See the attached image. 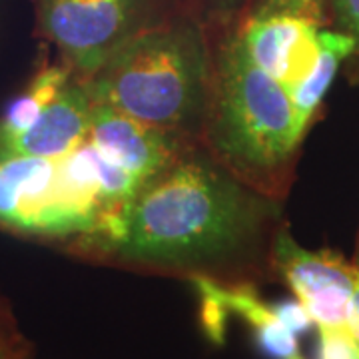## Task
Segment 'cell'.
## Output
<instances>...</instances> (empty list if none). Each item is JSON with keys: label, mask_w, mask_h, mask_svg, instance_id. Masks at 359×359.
<instances>
[{"label": "cell", "mask_w": 359, "mask_h": 359, "mask_svg": "<svg viewBox=\"0 0 359 359\" xmlns=\"http://www.w3.org/2000/svg\"><path fill=\"white\" fill-rule=\"evenodd\" d=\"M264 212L226 170L180 158L144 184L92 242L126 262L184 266L233 252L256 231Z\"/></svg>", "instance_id": "1"}, {"label": "cell", "mask_w": 359, "mask_h": 359, "mask_svg": "<svg viewBox=\"0 0 359 359\" xmlns=\"http://www.w3.org/2000/svg\"><path fill=\"white\" fill-rule=\"evenodd\" d=\"M86 84L96 104L180 136L205 118L212 62L194 25L144 26Z\"/></svg>", "instance_id": "2"}, {"label": "cell", "mask_w": 359, "mask_h": 359, "mask_svg": "<svg viewBox=\"0 0 359 359\" xmlns=\"http://www.w3.org/2000/svg\"><path fill=\"white\" fill-rule=\"evenodd\" d=\"M205 128L224 164L252 180L269 178L299 146L290 92L248 58L233 34L212 65Z\"/></svg>", "instance_id": "3"}, {"label": "cell", "mask_w": 359, "mask_h": 359, "mask_svg": "<svg viewBox=\"0 0 359 359\" xmlns=\"http://www.w3.org/2000/svg\"><path fill=\"white\" fill-rule=\"evenodd\" d=\"M323 20L325 0H256L233 39L257 68L290 92L318 60Z\"/></svg>", "instance_id": "4"}, {"label": "cell", "mask_w": 359, "mask_h": 359, "mask_svg": "<svg viewBox=\"0 0 359 359\" xmlns=\"http://www.w3.org/2000/svg\"><path fill=\"white\" fill-rule=\"evenodd\" d=\"M144 8L146 0H39L42 32L84 80L144 28Z\"/></svg>", "instance_id": "5"}, {"label": "cell", "mask_w": 359, "mask_h": 359, "mask_svg": "<svg viewBox=\"0 0 359 359\" xmlns=\"http://www.w3.org/2000/svg\"><path fill=\"white\" fill-rule=\"evenodd\" d=\"M276 266L318 327H349L355 269L330 250L309 252L282 231L276 240Z\"/></svg>", "instance_id": "6"}, {"label": "cell", "mask_w": 359, "mask_h": 359, "mask_svg": "<svg viewBox=\"0 0 359 359\" xmlns=\"http://www.w3.org/2000/svg\"><path fill=\"white\" fill-rule=\"evenodd\" d=\"M58 158L18 156L0 160L2 226L39 236H68Z\"/></svg>", "instance_id": "7"}, {"label": "cell", "mask_w": 359, "mask_h": 359, "mask_svg": "<svg viewBox=\"0 0 359 359\" xmlns=\"http://www.w3.org/2000/svg\"><path fill=\"white\" fill-rule=\"evenodd\" d=\"M88 142L104 160L148 184L180 160L178 136L142 124L106 104L92 108Z\"/></svg>", "instance_id": "8"}, {"label": "cell", "mask_w": 359, "mask_h": 359, "mask_svg": "<svg viewBox=\"0 0 359 359\" xmlns=\"http://www.w3.org/2000/svg\"><path fill=\"white\" fill-rule=\"evenodd\" d=\"M94 100L86 80H70L30 128L0 142V160L18 156L58 158L88 138Z\"/></svg>", "instance_id": "9"}, {"label": "cell", "mask_w": 359, "mask_h": 359, "mask_svg": "<svg viewBox=\"0 0 359 359\" xmlns=\"http://www.w3.org/2000/svg\"><path fill=\"white\" fill-rule=\"evenodd\" d=\"M192 280L205 285L214 295H218L219 302L228 308L230 313H236L248 321V325L256 334L257 347L264 351V355H268L269 359H294L297 355V335L283 325L271 304H266L252 287H228L204 276H196Z\"/></svg>", "instance_id": "10"}, {"label": "cell", "mask_w": 359, "mask_h": 359, "mask_svg": "<svg viewBox=\"0 0 359 359\" xmlns=\"http://www.w3.org/2000/svg\"><path fill=\"white\" fill-rule=\"evenodd\" d=\"M358 50V42L344 30H323L320 32V52L318 60L308 76L290 90L294 106L295 138L302 142L316 110L320 108L325 92L330 90L335 74L347 56Z\"/></svg>", "instance_id": "11"}, {"label": "cell", "mask_w": 359, "mask_h": 359, "mask_svg": "<svg viewBox=\"0 0 359 359\" xmlns=\"http://www.w3.org/2000/svg\"><path fill=\"white\" fill-rule=\"evenodd\" d=\"M72 80V68L66 66H44L30 80L28 88L14 98L0 120V142L14 138L30 128L40 114L50 106L56 96Z\"/></svg>", "instance_id": "12"}, {"label": "cell", "mask_w": 359, "mask_h": 359, "mask_svg": "<svg viewBox=\"0 0 359 359\" xmlns=\"http://www.w3.org/2000/svg\"><path fill=\"white\" fill-rule=\"evenodd\" d=\"M196 292L200 295L202 309H200V320L204 327L205 335L210 337V341L214 344H224V335H226V320H228V308L219 302L218 295H214L205 285L192 280Z\"/></svg>", "instance_id": "13"}, {"label": "cell", "mask_w": 359, "mask_h": 359, "mask_svg": "<svg viewBox=\"0 0 359 359\" xmlns=\"http://www.w3.org/2000/svg\"><path fill=\"white\" fill-rule=\"evenodd\" d=\"M318 359H359V341L349 327H320Z\"/></svg>", "instance_id": "14"}, {"label": "cell", "mask_w": 359, "mask_h": 359, "mask_svg": "<svg viewBox=\"0 0 359 359\" xmlns=\"http://www.w3.org/2000/svg\"><path fill=\"white\" fill-rule=\"evenodd\" d=\"M271 308L276 311V316L280 318L285 327H290L295 335L306 334L309 327L313 325V320L309 316V311L304 308V304L299 299H285L271 304Z\"/></svg>", "instance_id": "15"}, {"label": "cell", "mask_w": 359, "mask_h": 359, "mask_svg": "<svg viewBox=\"0 0 359 359\" xmlns=\"http://www.w3.org/2000/svg\"><path fill=\"white\" fill-rule=\"evenodd\" d=\"M334 6L339 28L353 36L359 50V0H330Z\"/></svg>", "instance_id": "16"}, {"label": "cell", "mask_w": 359, "mask_h": 359, "mask_svg": "<svg viewBox=\"0 0 359 359\" xmlns=\"http://www.w3.org/2000/svg\"><path fill=\"white\" fill-rule=\"evenodd\" d=\"M358 266V264H355ZM349 330L359 341V266L355 269V285H353V299H351V313H349Z\"/></svg>", "instance_id": "17"}, {"label": "cell", "mask_w": 359, "mask_h": 359, "mask_svg": "<svg viewBox=\"0 0 359 359\" xmlns=\"http://www.w3.org/2000/svg\"><path fill=\"white\" fill-rule=\"evenodd\" d=\"M0 359H13V349H11V341L6 339V335L0 327Z\"/></svg>", "instance_id": "18"}, {"label": "cell", "mask_w": 359, "mask_h": 359, "mask_svg": "<svg viewBox=\"0 0 359 359\" xmlns=\"http://www.w3.org/2000/svg\"><path fill=\"white\" fill-rule=\"evenodd\" d=\"M294 359H302V358H299V355H295V358Z\"/></svg>", "instance_id": "19"}, {"label": "cell", "mask_w": 359, "mask_h": 359, "mask_svg": "<svg viewBox=\"0 0 359 359\" xmlns=\"http://www.w3.org/2000/svg\"><path fill=\"white\" fill-rule=\"evenodd\" d=\"M358 266H359V254H358Z\"/></svg>", "instance_id": "20"}]
</instances>
